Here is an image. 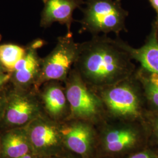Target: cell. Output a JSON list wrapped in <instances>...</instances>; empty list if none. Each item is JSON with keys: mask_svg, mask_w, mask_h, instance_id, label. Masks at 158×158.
Returning a JSON list of instances; mask_svg holds the SVG:
<instances>
[{"mask_svg": "<svg viewBox=\"0 0 158 158\" xmlns=\"http://www.w3.org/2000/svg\"><path fill=\"white\" fill-rule=\"evenodd\" d=\"M81 8L83 17L79 21V32H89L93 36L113 32L118 37L121 32H127L125 21L128 11L122 6L121 0H85Z\"/></svg>", "mask_w": 158, "mask_h": 158, "instance_id": "2", "label": "cell"}, {"mask_svg": "<svg viewBox=\"0 0 158 158\" xmlns=\"http://www.w3.org/2000/svg\"><path fill=\"white\" fill-rule=\"evenodd\" d=\"M11 79V73L0 72V90L6 88L10 83Z\"/></svg>", "mask_w": 158, "mask_h": 158, "instance_id": "18", "label": "cell"}, {"mask_svg": "<svg viewBox=\"0 0 158 158\" xmlns=\"http://www.w3.org/2000/svg\"><path fill=\"white\" fill-rule=\"evenodd\" d=\"M79 52V44L75 42L73 34L60 36L51 53L42 59L41 71L36 89L49 81L64 83L76 62Z\"/></svg>", "mask_w": 158, "mask_h": 158, "instance_id": "5", "label": "cell"}, {"mask_svg": "<svg viewBox=\"0 0 158 158\" xmlns=\"http://www.w3.org/2000/svg\"><path fill=\"white\" fill-rule=\"evenodd\" d=\"M39 95L44 112L48 117L59 123L69 118L70 106L65 87L63 86L60 81L46 82L40 87Z\"/></svg>", "mask_w": 158, "mask_h": 158, "instance_id": "9", "label": "cell"}, {"mask_svg": "<svg viewBox=\"0 0 158 158\" xmlns=\"http://www.w3.org/2000/svg\"><path fill=\"white\" fill-rule=\"evenodd\" d=\"M40 158V156H38V155H35V153L31 152L28 153L23 156H22L21 157H19V158Z\"/></svg>", "mask_w": 158, "mask_h": 158, "instance_id": "22", "label": "cell"}, {"mask_svg": "<svg viewBox=\"0 0 158 158\" xmlns=\"http://www.w3.org/2000/svg\"><path fill=\"white\" fill-rule=\"evenodd\" d=\"M73 119L60 123L63 142L68 151L84 156L91 149L93 132L88 125Z\"/></svg>", "mask_w": 158, "mask_h": 158, "instance_id": "10", "label": "cell"}, {"mask_svg": "<svg viewBox=\"0 0 158 158\" xmlns=\"http://www.w3.org/2000/svg\"><path fill=\"white\" fill-rule=\"evenodd\" d=\"M0 72H7L6 71V69L2 66V65L1 64V63L0 62Z\"/></svg>", "mask_w": 158, "mask_h": 158, "instance_id": "24", "label": "cell"}, {"mask_svg": "<svg viewBox=\"0 0 158 158\" xmlns=\"http://www.w3.org/2000/svg\"><path fill=\"white\" fill-rule=\"evenodd\" d=\"M157 158H158V156H157Z\"/></svg>", "mask_w": 158, "mask_h": 158, "instance_id": "26", "label": "cell"}, {"mask_svg": "<svg viewBox=\"0 0 158 158\" xmlns=\"http://www.w3.org/2000/svg\"><path fill=\"white\" fill-rule=\"evenodd\" d=\"M0 40H1V35H0Z\"/></svg>", "mask_w": 158, "mask_h": 158, "instance_id": "25", "label": "cell"}, {"mask_svg": "<svg viewBox=\"0 0 158 158\" xmlns=\"http://www.w3.org/2000/svg\"><path fill=\"white\" fill-rule=\"evenodd\" d=\"M32 152L48 158L68 151L63 142L60 123L43 114L26 126Z\"/></svg>", "mask_w": 158, "mask_h": 158, "instance_id": "7", "label": "cell"}, {"mask_svg": "<svg viewBox=\"0 0 158 158\" xmlns=\"http://www.w3.org/2000/svg\"><path fill=\"white\" fill-rule=\"evenodd\" d=\"M27 48L21 46L6 44L0 45V62L6 71L14 72L18 62L25 55Z\"/></svg>", "mask_w": 158, "mask_h": 158, "instance_id": "16", "label": "cell"}, {"mask_svg": "<svg viewBox=\"0 0 158 158\" xmlns=\"http://www.w3.org/2000/svg\"><path fill=\"white\" fill-rule=\"evenodd\" d=\"M154 131L155 132V135L158 138V117L154 121Z\"/></svg>", "mask_w": 158, "mask_h": 158, "instance_id": "23", "label": "cell"}, {"mask_svg": "<svg viewBox=\"0 0 158 158\" xmlns=\"http://www.w3.org/2000/svg\"><path fill=\"white\" fill-rule=\"evenodd\" d=\"M7 86V85H6ZM6 87L0 90V131L6 106Z\"/></svg>", "mask_w": 158, "mask_h": 158, "instance_id": "17", "label": "cell"}, {"mask_svg": "<svg viewBox=\"0 0 158 158\" xmlns=\"http://www.w3.org/2000/svg\"><path fill=\"white\" fill-rule=\"evenodd\" d=\"M132 60L119 38L96 35L79 44V55L73 68L89 87L98 89L135 73L136 67Z\"/></svg>", "mask_w": 158, "mask_h": 158, "instance_id": "1", "label": "cell"}, {"mask_svg": "<svg viewBox=\"0 0 158 158\" xmlns=\"http://www.w3.org/2000/svg\"><path fill=\"white\" fill-rule=\"evenodd\" d=\"M148 1L156 14L155 19L153 21L152 24L158 29V0H148Z\"/></svg>", "mask_w": 158, "mask_h": 158, "instance_id": "20", "label": "cell"}, {"mask_svg": "<svg viewBox=\"0 0 158 158\" xmlns=\"http://www.w3.org/2000/svg\"><path fill=\"white\" fill-rule=\"evenodd\" d=\"M128 158H158L153 153L149 151H145L139 152H137L131 155Z\"/></svg>", "mask_w": 158, "mask_h": 158, "instance_id": "19", "label": "cell"}, {"mask_svg": "<svg viewBox=\"0 0 158 158\" xmlns=\"http://www.w3.org/2000/svg\"><path fill=\"white\" fill-rule=\"evenodd\" d=\"M119 43L127 51L132 59L141 64L148 71L158 74V29L152 24L151 31L143 45L134 48L119 38Z\"/></svg>", "mask_w": 158, "mask_h": 158, "instance_id": "12", "label": "cell"}, {"mask_svg": "<svg viewBox=\"0 0 158 158\" xmlns=\"http://www.w3.org/2000/svg\"><path fill=\"white\" fill-rule=\"evenodd\" d=\"M64 83L70 109L69 119L94 118L102 113L104 106L100 97L74 68Z\"/></svg>", "mask_w": 158, "mask_h": 158, "instance_id": "6", "label": "cell"}, {"mask_svg": "<svg viewBox=\"0 0 158 158\" xmlns=\"http://www.w3.org/2000/svg\"><path fill=\"white\" fill-rule=\"evenodd\" d=\"M44 6L41 13L40 27L48 28L53 23L66 25L68 35H72L71 27L74 21L73 14L85 5L84 0H43Z\"/></svg>", "mask_w": 158, "mask_h": 158, "instance_id": "11", "label": "cell"}, {"mask_svg": "<svg viewBox=\"0 0 158 158\" xmlns=\"http://www.w3.org/2000/svg\"><path fill=\"white\" fill-rule=\"evenodd\" d=\"M43 114L39 91L18 87L10 83L6 87V106L0 132L26 127Z\"/></svg>", "mask_w": 158, "mask_h": 158, "instance_id": "4", "label": "cell"}, {"mask_svg": "<svg viewBox=\"0 0 158 158\" xmlns=\"http://www.w3.org/2000/svg\"><path fill=\"white\" fill-rule=\"evenodd\" d=\"M139 135L130 127L113 128L106 132L103 139L105 149L108 152L120 153L134 147L138 141Z\"/></svg>", "mask_w": 158, "mask_h": 158, "instance_id": "14", "label": "cell"}, {"mask_svg": "<svg viewBox=\"0 0 158 158\" xmlns=\"http://www.w3.org/2000/svg\"><path fill=\"white\" fill-rule=\"evenodd\" d=\"M43 45L42 40H35L29 45L25 55L18 62L11 73L12 85L23 89L36 90L42 66V58L38 54V49Z\"/></svg>", "mask_w": 158, "mask_h": 158, "instance_id": "8", "label": "cell"}, {"mask_svg": "<svg viewBox=\"0 0 158 158\" xmlns=\"http://www.w3.org/2000/svg\"><path fill=\"white\" fill-rule=\"evenodd\" d=\"M32 152L26 127L0 132V158H17Z\"/></svg>", "mask_w": 158, "mask_h": 158, "instance_id": "13", "label": "cell"}, {"mask_svg": "<svg viewBox=\"0 0 158 158\" xmlns=\"http://www.w3.org/2000/svg\"><path fill=\"white\" fill-rule=\"evenodd\" d=\"M135 76L141 85L147 102L158 112V74L139 66L136 68Z\"/></svg>", "mask_w": 158, "mask_h": 158, "instance_id": "15", "label": "cell"}, {"mask_svg": "<svg viewBox=\"0 0 158 158\" xmlns=\"http://www.w3.org/2000/svg\"><path fill=\"white\" fill-rule=\"evenodd\" d=\"M74 158L72 156L67 154L66 151L64 152L61 153L60 154H58L56 155H55V156H51L49 158Z\"/></svg>", "mask_w": 158, "mask_h": 158, "instance_id": "21", "label": "cell"}, {"mask_svg": "<svg viewBox=\"0 0 158 158\" xmlns=\"http://www.w3.org/2000/svg\"><path fill=\"white\" fill-rule=\"evenodd\" d=\"M104 108L114 117L135 119L143 111V90L135 73L118 83L96 89Z\"/></svg>", "mask_w": 158, "mask_h": 158, "instance_id": "3", "label": "cell"}]
</instances>
